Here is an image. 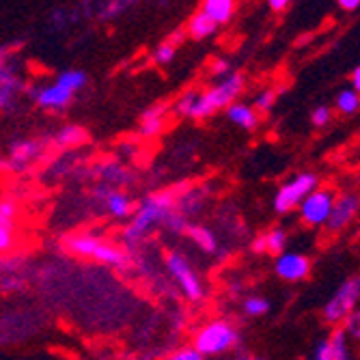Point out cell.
Instances as JSON below:
<instances>
[{"label": "cell", "mask_w": 360, "mask_h": 360, "mask_svg": "<svg viewBox=\"0 0 360 360\" xmlns=\"http://www.w3.org/2000/svg\"><path fill=\"white\" fill-rule=\"evenodd\" d=\"M205 196H207V192L203 188H188V190L179 192L175 199V212L181 214L184 218L201 212V207L205 203Z\"/></svg>", "instance_id": "16"}, {"label": "cell", "mask_w": 360, "mask_h": 360, "mask_svg": "<svg viewBox=\"0 0 360 360\" xmlns=\"http://www.w3.org/2000/svg\"><path fill=\"white\" fill-rule=\"evenodd\" d=\"M276 97H278V93L274 91V89H264L261 91L257 97H255V110L257 112H268V110H272V106H274V102H276Z\"/></svg>", "instance_id": "32"}, {"label": "cell", "mask_w": 360, "mask_h": 360, "mask_svg": "<svg viewBox=\"0 0 360 360\" xmlns=\"http://www.w3.org/2000/svg\"><path fill=\"white\" fill-rule=\"evenodd\" d=\"M196 97H199V91H194V89H190V91H186V93H181L179 97H177V102H175V112L177 115H181V117H188L190 119V115H192V108H194V104H196Z\"/></svg>", "instance_id": "27"}, {"label": "cell", "mask_w": 360, "mask_h": 360, "mask_svg": "<svg viewBox=\"0 0 360 360\" xmlns=\"http://www.w3.org/2000/svg\"><path fill=\"white\" fill-rule=\"evenodd\" d=\"M201 13H205L216 26L229 24L236 13V0H203Z\"/></svg>", "instance_id": "18"}, {"label": "cell", "mask_w": 360, "mask_h": 360, "mask_svg": "<svg viewBox=\"0 0 360 360\" xmlns=\"http://www.w3.org/2000/svg\"><path fill=\"white\" fill-rule=\"evenodd\" d=\"M167 112H169V104H155V106H149V108L141 115V136H143V139H158L162 132H165Z\"/></svg>", "instance_id": "14"}, {"label": "cell", "mask_w": 360, "mask_h": 360, "mask_svg": "<svg viewBox=\"0 0 360 360\" xmlns=\"http://www.w3.org/2000/svg\"><path fill=\"white\" fill-rule=\"evenodd\" d=\"M15 214H18V205L11 199H0V218L15 220Z\"/></svg>", "instance_id": "38"}, {"label": "cell", "mask_w": 360, "mask_h": 360, "mask_svg": "<svg viewBox=\"0 0 360 360\" xmlns=\"http://www.w3.org/2000/svg\"><path fill=\"white\" fill-rule=\"evenodd\" d=\"M276 276L289 283L304 281L311 274V259L302 252H281L274 264Z\"/></svg>", "instance_id": "11"}, {"label": "cell", "mask_w": 360, "mask_h": 360, "mask_svg": "<svg viewBox=\"0 0 360 360\" xmlns=\"http://www.w3.org/2000/svg\"><path fill=\"white\" fill-rule=\"evenodd\" d=\"M22 91H24V80L18 65L11 58L0 63V112L13 110Z\"/></svg>", "instance_id": "10"}, {"label": "cell", "mask_w": 360, "mask_h": 360, "mask_svg": "<svg viewBox=\"0 0 360 360\" xmlns=\"http://www.w3.org/2000/svg\"><path fill=\"white\" fill-rule=\"evenodd\" d=\"M129 360H149L147 356H136V358H129Z\"/></svg>", "instance_id": "46"}, {"label": "cell", "mask_w": 360, "mask_h": 360, "mask_svg": "<svg viewBox=\"0 0 360 360\" xmlns=\"http://www.w3.org/2000/svg\"><path fill=\"white\" fill-rule=\"evenodd\" d=\"M60 84H65L70 91L78 93L86 86V74L80 72V70H68V72H60L58 78H56Z\"/></svg>", "instance_id": "26"}, {"label": "cell", "mask_w": 360, "mask_h": 360, "mask_svg": "<svg viewBox=\"0 0 360 360\" xmlns=\"http://www.w3.org/2000/svg\"><path fill=\"white\" fill-rule=\"evenodd\" d=\"M65 246H68V250L74 252L76 257L93 259V261H97V264L108 266V268L123 270L127 266V255H125V250H121L117 244L104 242L102 238H97L93 233L70 236L68 240H65Z\"/></svg>", "instance_id": "3"}, {"label": "cell", "mask_w": 360, "mask_h": 360, "mask_svg": "<svg viewBox=\"0 0 360 360\" xmlns=\"http://www.w3.org/2000/svg\"><path fill=\"white\" fill-rule=\"evenodd\" d=\"M337 5L343 9V11H356L360 7V0H337Z\"/></svg>", "instance_id": "42"}, {"label": "cell", "mask_w": 360, "mask_h": 360, "mask_svg": "<svg viewBox=\"0 0 360 360\" xmlns=\"http://www.w3.org/2000/svg\"><path fill=\"white\" fill-rule=\"evenodd\" d=\"M175 54H177V46L175 44H171L169 39L165 41V44H160L155 50H153V63L155 65H169L173 58H175Z\"/></svg>", "instance_id": "31"}, {"label": "cell", "mask_w": 360, "mask_h": 360, "mask_svg": "<svg viewBox=\"0 0 360 360\" xmlns=\"http://www.w3.org/2000/svg\"><path fill=\"white\" fill-rule=\"evenodd\" d=\"M335 192L330 188H315L307 199L298 205L300 218L311 226H321L328 222L333 203H335Z\"/></svg>", "instance_id": "8"}, {"label": "cell", "mask_w": 360, "mask_h": 360, "mask_svg": "<svg viewBox=\"0 0 360 360\" xmlns=\"http://www.w3.org/2000/svg\"><path fill=\"white\" fill-rule=\"evenodd\" d=\"M358 106H360V95H358V91H354L349 86L343 89V91H339V95H337V110L341 115L352 117V115L358 112Z\"/></svg>", "instance_id": "22"}, {"label": "cell", "mask_w": 360, "mask_h": 360, "mask_svg": "<svg viewBox=\"0 0 360 360\" xmlns=\"http://www.w3.org/2000/svg\"><path fill=\"white\" fill-rule=\"evenodd\" d=\"M44 151V145L39 141H15L9 147V167L11 169H24L30 162H35Z\"/></svg>", "instance_id": "15"}, {"label": "cell", "mask_w": 360, "mask_h": 360, "mask_svg": "<svg viewBox=\"0 0 360 360\" xmlns=\"http://www.w3.org/2000/svg\"><path fill=\"white\" fill-rule=\"evenodd\" d=\"M186 236L199 246L203 252H210V255H214V252H218V240H216V236L210 231L207 226H203V224H188V229H186Z\"/></svg>", "instance_id": "19"}, {"label": "cell", "mask_w": 360, "mask_h": 360, "mask_svg": "<svg viewBox=\"0 0 360 360\" xmlns=\"http://www.w3.org/2000/svg\"><path fill=\"white\" fill-rule=\"evenodd\" d=\"M291 5V0H268V7L272 11H285Z\"/></svg>", "instance_id": "43"}, {"label": "cell", "mask_w": 360, "mask_h": 360, "mask_svg": "<svg viewBox=\"0 0 360 360\" xmlns=\"http://www.w3.org/2000/svg\"><path fill=\"white\" fill-rule=\"evenodd\" d=\"M358 298H360V278L358 276H349L345 278L339 289L333 293V298L326 302L323 307V319L330 326L341 323L352 311L358 309Z\"/></svg>", "instance_id": "6"}, {"label": "cell", "mask_w": 360, "mask_h": 360, "mask_svg": "<svg viewBox=\"0 0 360 360\" xmlns=\"http://www.w3.org/2000/svg\"><path fill=\"white\" fill-rule=\"evenodd\" d=\"M134 3H136V0H106V5L100 11V18L102 20H112V18L121 15L125 9L132 7Z\"/></svg>", "instance_id": "28"}, {"label": "cell", "mask_w": 360, "mask_h": 360, "mask_svg": "<svg viewBox=\"0 0 360 360\" xmlns=\"http://www.w3.org/2000/svg\"><path fill=\"white\" fill-rule=\"evenodd\" d=\"M250 248H252V252H257V255L266 252V238H264V236H257V238L252 240Z\"/></svg>", "instance_id": "41"}, {"label": "cell", "mask_w": 360, "mask_h": 360, "mask_svg": "<svg viewBox=\"0 0 360 360\" xmlns=\"http://www.w3.org/2000/svg\"><path fill=\"white\" fill-rule=\"evenodd\" d=\"M226 119L236 123L238 127L242 129H255L259 125V112L250 106V104H244V102H233L231 106H226Z\"/></svg>", "instance_id": "17"}, {"label": "cell", "mask_w": 360, "mask_h": 360, "mask_svg": "<svg viewBox=\"0 0 360 360\" xmlns=\"http://www.w3.org/2000/svg\"><path fill=\"white\" fill-rule=\"evenodd\" d=\"M175 190H165L158 194H149L147 199L136 207L132 222L125 226L123 240L127 244H139L143 242L155 226H165L167 218L175 212V199H177Z\"/></svg>", "instance_id": "1"}, {"label": "cell", "mask_w": 360, "mask_h": 360, "mask_svg": "<svg viewBox=\"0 0 360 360\" xmlns=\"http://www.w3.org/2000/svg\"><path fill=\"white\" fill-rule=\"evenodd\" d=\"M315 188H319V177L315 173H309V171L298 173L296 177L285 181L274 194V210L278 214H289L293 210H298V205Z\"/></svg>", "instance_id": "5"}, {"label": "cell", "mask_w": 360, "mask_h": 360, "mask_svg": "<svg viewBox=\"0 0 360 360\" xmlns=\"http://www.w3.org/2000/svg\"><path fill=\"white\" fill-rule=\"evenodd\" d=\"M313 360H333V349H330L328 339H323V341H319V343L315 345Z\"/></svg>", "instance_id": "37"}, {"label": "cell", "mask_w": 360, "mask_h": 360, "mask_svg": "<svg viewBox=\"0 0 360 360\" xmlns=\"http://www.w3.org/2000/svg\"><path fill=\"white\" fill-rule=\"evenodd\" d=\"M270 311V302L266 298H259V296H250L244 300V313L248 317H261Z\"/></svg>", "instance_id": "30"}, {"label": "cell", "mask_w": 360, "mask_h": 360, "mask_svg": "<svg viewBox=\"0 0 360 360\" xmlns=\"http://www.w3.org/2000/svg\"><path fill=\"white\" fill-rule=\"evenodd\" d=\"M188 218H184L181 214H177V212H173L169 218H167V222H165V226L169 229V231H173V233H186V229H188Z\"/></svg>", "instance_id": "35"}, {"label": "cell", "mask_w": 360, "mask_h": 360, "mask_svg": "<svg viewBox=\"0 0 360 360\" xmlns=\"http://www.w3.org/2000/svg\"><path fill=\"white\" fill-rule=\"evenodd\" d=\"M242 91H244V76L238 72H231L229 76L220 78L207 91H203V93L199 91V97H196V104L192 108L190 119H205L218 110H224L226 106L238 102Z\"/></svg>", "instance_id": "2"}, {"label": "cell", "mask_w": 360, "mask_h": 360, "mask_svg": "<svg viewBox=\"0 0 360 360\" xmlns=\"http://www.w3.org/2000/svg\"><path fill=\"white\" fill-rule=\"evenodd\" d=\"M22 44L20 41H15V44H11V46H5V48H0V63H5L7 58H11L13 54H15V50L20 48Z\"/></svg>", "instance_id": "40"}, {"label": "cell", "mask_w": 360, "mask_h": 360, "mask_svg": "<svg viewBox=\"0 0 360 360\" xmlns=\"http://www.w3.org/2000/svg\"><path fill=\"white\" fill-rule=\"evenodd\" d=\"M358 205H360V201H358L356 192H343V194L335 196L328 222H326L330 231H343L345 226H349L358 214Z\"/></svg>", "instance_id": "12"}, {"label": "cell", "mask_w": 360, "mask_h": 360, "mask_svg": "<svg viewBox=\"0 0 360 360\" xmlns=\"http://www.w3.org/2000/svg\"><path fill=\"white\" fill-rule=\"evenodd\" d=\"M343 333L347 335V339L352 337L354 341H358V337H360V311L356 309V311H352L345 319H343Z\"/></svg>", "instance_id": "33"}, {"label": "cell", "mask_w": 360, "mask_h": 360, "mask_svg": "<svg viewBox=\"0 0 360 360\" xmlns=\"http://www.w3.org/2000/svg\"><path fill=\"white\" fill-rule=\"evenodd\" d=\"M264 238H266V252L276 255V257L281 252H285V246H287V233H285V229L274 226L272 231H268Z\"/></svg>", "instance_id": "25"}, {"label": "cell", "mask_w": 360, "mask_h": 360, "mask_svg": "<svg viewBox=\"0 0 360 360\" xmlns=\"http://www.w3.org/2000/svg\"><path fill=\"white\" fill-rule=\"evenodd\" d=\"M212 74L218 76V78H224V76L231 74V65H229L226 58H216V60L212 63Z\"/></svg>", "instance_id": "39"}, {"label": "cell", "mask_w": 360, "mask_h": 360, "mask_svg": "<svg viewBox=\"0 0 360 360\" xmlns=\"http://www.w3.org/2000/svg\"><path fill=\"white\" fill-rule=\"evenodd\" d=\"M86 141V132L80 125H65L56 132V145L63 149H74Z\"/></svg>", "instance_id": "21"}, {"label": "cell", "mask_w": 360, "mask_h": 360, "mask_svg": "<svg viewBox=\"0 0 360 360\" xmlns=\"http://www.w3.org/2000/svg\"><path fill=\"white\" fill-rule=\"evenodd\" d=\"M162 360H205L194 347H179L175 352H171L169 356H165Z\"/></svg>", "instance_id": "34"}, {"label": "cell", "mask_w": 360, "mask_h": 360, "mask_svg": "<svg viewBox=\"0 0 360 360\" xmlns=\"http://www.w3.org/2000/svg\"><path fill=\"white\" fill-rule=\"evenodd\" d=\"M311 121L315 127H323V125H328L333 121V110L328 106H317L313 112H311Z\"/></svg>", "instance_id": "36"}, {"label": "cell", "mask_w": 360, "mask_h": 360, "mask_svg": "<svg viewBox=\"0 0 360 360\" xmlns=\"http://www.w3.org/2000/svg\"><path fill=\"white\" fill-rule=\"evenodd\" d=\"M13 240H15V224H13V220L0 218V252L11 250Z\"/></svg>", "instance_id": "29"}, {"label": "cell", "mask_w": 360, "mask_h": 360, "mask_svg": "<svg viewBox=\"0 0 360 360\" xmlns=\"http://www.w3.org/2000/svg\"><path fill=\"white\" fill-rule=\"evenodd\" d=\"M229 360H259V358H252V356H244V354H240V356H233V358H229Z\"/></svg>", "instance_id": "45"}, {"label": "cell", "mask_w": 360, "mask_h": 360, "mask_svg": "<svg viewBox=\"0 0 360 360\" xmlns=\"http://www.w3.org/2000/svg\"><path fill=\"white\" fill-rule=\"evenodd\" d=\"M97 175H100L104 181H108V186H121L127 181V173L121 165L117 162H104V165L97 167Z\"/></svg>", "instance_id": "23"}, {"label": "cell", "mask_w": 360, "mask_h": 360, "mask_svg": "<svg viewBox=\"0 0 360 360\" xmlns=\"http://www.w3.org/2000/svg\"><path fill=\"white\" fill-rule=\"evenodd\" d=\"M328 343H330V349H333V360H352L349 341H347V335L343 333V328L333 330Z\"/></svg>", "instance_id": "24"}, {"label": "cell", "mask_w": 360, "mask_h": 360, "mask_svg": "<svg viewBox=\"0 0 360 360\" xmlns=\"http://www.w3.org/2000/svg\"><path fill=\"white\" fill-rule=\"evenodd\" d=\"M242 337L240 330L229 319H214L205 323L203 328L194 335V349L199 352L203 358L207 356H222L233 352L240 345Z\"/></svg>", "instance_id": "4"}, {"label": "cell", "mask_w": 360, "mask_h": 360, "mask_svg": "<svg viewBox=\"0 0 360 360\" xmlns=\"http://www.w3.org/2000/svg\"><path fill=\"white\" fill-rule=\"evenodd\" d=\"M218 30V26L205 15V13H196V15H192L190 18V22H188V28H186V35H190L192 39H207V37H212L214 32Z\"/></svg>", "instance_id": "20"}, {"label": "cell", "mask_w": 360, "mask_h": 360, "mask_svg": "<svg viewBox=\"0 0 360 360\" xmlns=\"http://www.w3.org/2000/svg\"><path fill=\"white\" fill-rule=\"evenodd\" d=\"M167 270L177 281L179 289L190 302H201L205 296V287L194 272V268L188 264V259L181 252H169L167 255Z\"/></svg>", "instance_id": "7"}, {"label": "cell", "mask_w": 360, "mask_h": 360, "mask_svg": "<svg viewBox=\"0 0 360 360\" xmlns=\"http://www.w3.org/2000/svg\"><path fill=\"white\" fill-rule=\"evenodd\" d=\"M28 95H30V100L44 110H65L76 97L74 91H70L58 80H54L46 86H32V89H28Z\"/></svg>", "instance_id": "9"}, {"label": "cell", "mask_w": 360, "mask_h": 360, "mask_svg": "<svg viewBox=\"0 0 360 360\" xmlns=\"http://www.w3.org/2000/svg\"><path fill=\"white\" fill-rule=\"evenodd\" d=\"M95 199L104 205V210L112 218H127L129 214H134L132 199H129L125 192H121V190H117L112 186H100V188H97L95 190Z\"/></svg>", "instance_id": "13"}, {"label": "cell", "mask_w": 360, "mask_h": 360, "mask_svg": "<svg viewBox=\"0 0 360 360\" xmlns=\"http://www.w3.org/2000/svg\"><path fill=\"white\" fill-rule=\"evenodd\" d=\"M349 89H354V91L360 89V68H354L352 70V86Z\"/></svg>", "instance_id": "44"}]
</instances>
